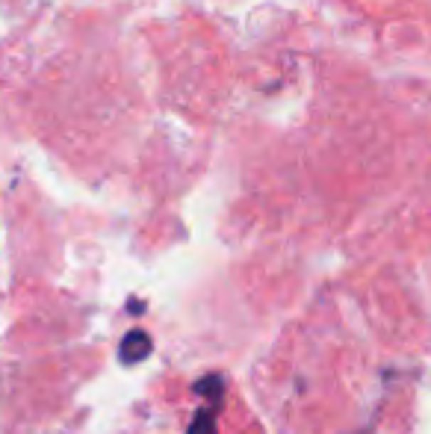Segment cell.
Segmentation results:
<instances>
[{"label": "cell", "instance_id": "obj_1", "mask_svg": "<svg viewBox=\"0 0 431 434\" xmlns=\"http://www.w3.org/2000/svg\"><path fill=\"white\" fill-rule=\"evenodd\" d=\"M148 346H151L148 334H142V331H130L127 337H124L122 358H124V361H139V358H145V354H148Z\"/></svg>", "mask_w": 431, "mask_h": 434}, {"label": "cell", "instance_id": "obj_2", "mask_svg": "<svg viewBox=\"0 0 431 434\" xmlns=\"http://www.w3.org/2000/svg\"><path fill=\"white\" fill-rule=\"evenodd\" d=\"M192 434H216V431H213V425H210V423L204 420V425L198 423V425H195V428H192Z\"/></svg>", "mask_w": 431, "mask_h": 434}]
</instances>
